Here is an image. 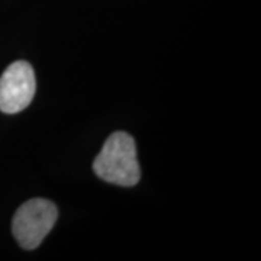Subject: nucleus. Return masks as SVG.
Segmentation results:
<instances>
[{"mask_svg":"<svg viewBox=\"0 0 261 261\" xmlns=\"http://www.w3.org/2000/svg\"><path fill=\"white\" fill-rule=\"evenodd\" d=\"M93 171L110 184L126 188L138 184L140 167L135 139L122 130L113 133L94 159Z\"/></svg>","mask_w":261,"mask_h":261,"instance_id":"obj_1","label":"nucleus"},{"mask_svg":"<svg viewBox=\"0 0 261 261\" xmlns=\"http://www.w3.org/2000/svg\"><path fill=\"white\" fill-rule=\"evenodd\" d=\"M58 218L55 203L45 198H32L18 208L12 219V233L23 249L40 246Z\"/></svg>","mask_w":261,"mask_h":261,"instance_id":"obj_2","label":"nucleus"},{"mask_svg":"<svg viewBox=\"0 0 261 261\" xmlns=\"http://www.w3.org/2000/svg\"><path fill=\"white\" fill-rule=\"evenodd\" d=\"M35 90L32 65L25 61L14 62L0 76V110L5 114L22 112L31 104Z\"/></svg>","mask_w":261,"mask_h":261,"instance_id":"obj_3","label":"nucleus"}]
</instances>
